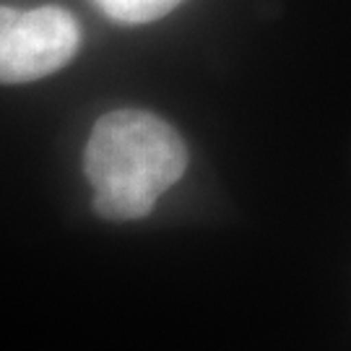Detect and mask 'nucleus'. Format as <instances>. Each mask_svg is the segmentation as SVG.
Returning a JSON list of instances; mask_svg holds the SVG:
<instances>
[{
	"instance_id": "nucleus-3",
	"label": "nucleus",
	"mask_w": 351,
	"mask_h": 351,
	"mask_svg": "<svg viewBox=\"0 0 351 351\" xmlns=\"http://www.w3.org/2000/svg\"><path fill=\"white\" fill-rule=\"evenodd\" d=\"M107 19L117 24H149L180 5V0H94Z\"/></svg>"
},
{
	"instance_id": "nucleus-4",
	"label": "nucleus",
	"mask_w": 351,
	"mask_h": 351,
	"mask_svg": "<svg viewBox=\"0 0 351 351\" xmlns=\"http://www.w3.org/2000/svg\"><path fill=\"white\" fill-rule=\"evenodd\" d=\"M19 13L21 11H16V8H11V5H3V3H0V39L5 37V34H8V29L16 24Z\"/></svg>"
},
{
	"instance_id": "nucleus-2",
	"label": "nucleus",
	"mask_w": 351,
	"mask_h": 351,
	"mask_svg": "<svg viewBox=\"0 0 351 351\" xmlns=\"http://www.w3.org/2000/svg\"><path fill=\"white\" fill-rule=\"evenodd\" d=\"M81 47V29L58 5H39L19 13L0 39V84H29L60 71Z\"/></svg>"
},
{
	"instance_id": "nucleus-1",
	"label": "nucleus",
	"mask_w": 351,
	"mask_h": 351,
	"mask_svg": "<svg viewBox=\"0 0 351 351\" xmlns=\"http://www.w3.org/2000/svg\"><path fill=\"white\" fill-rule=\"evenodd\" d=\"M188 167V149L175 128L146 110L101 114L84 151L94 185V211L107 221L146 219L164 190Z\"/></svg>"
}]
</instances>
